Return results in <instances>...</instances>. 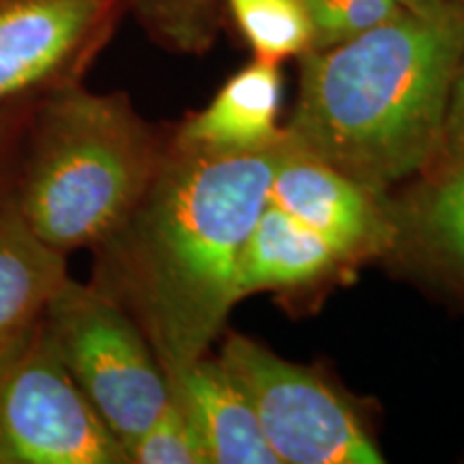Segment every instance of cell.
I'll list each match as a JSON object with an SVG mask.
<instances>
[{
  "label": "cell",
  "mask_w": 464,
  "mask_h": 464,
  "mask_svg": "<svg viewBox=\"0 0 464 464\" xmlns=\"http://www.w3.org/2000/svg\"><path fill=\"white\" fill-rule=\"evenodd\" d=\"M282 149L218 153L170 138L131 216L92 247L91 284L136 321L166 379L207 355L239 304L237 266Z\"/></svg>",
  "instance_id": "cell-1"
},
{
  "label": "cell",
  "mask_w": 464,
  "mask_h": 464,
  "mask_svg": "<svg viewBox=\"0 0 464 464\" xmlns=\"http://www.w3.org/2000/svg\"><path fill=\"white\" fill-rule=\"evenodd\" d=\"M462 58L458 0L428 15L404 9L348 42L307 50L284 138L385 196L432 164Z\"/></svg>",
  "instance_id": "cell-2"
},
{
  "label": "cell",
  "mask_w": 464,
  "mask_h": 464,
  "mask_svg": "<svg viewBox=\"0 0 464 464\" xmlns=\"http://www.w3.org/2000/svg\"><path fill=\"white\" fill-rule=\"evenodd\" d=\"M166 144L125 92L61 86L34 108L11 198L58 252L92 249L147 194Z\"/></svg>",
  "instance_id": "cell-3"
},
{
  "label": "cell",
  "mask_w": 464,
  "mask_h": 464,
  "mask_svg": "<svg viewBox=\"0 0 464 464\" xmlns=\"http://www.w3.org/2000/svg\"><path fill=\"white\" fill-rule=\"evenodd\" d=\"M42 318L56 357L130 454L133 440L170 402L166 372L140 327L100 288L73 277Z\"/></svg>",
  "instance_id": "cell-4"
},
{
  "label": "cell",
  "mask_w": 464,
  "mask_h": 464,
  "mask_svg": "<svg viewBox=\"0 0 464 464\" xmlns=\"http://www.w3.org/2000/svg\"><path fill=\"white\" fill-rule=\"evenodd\" d=\"M0 464H130L56 357L44 318L0 346Z\"/></svg>",
  "instance_id": "cell-5"
},
{
  "label": "cell",
  "mask_w": 464,
  "mask_h": 464,
  "mask_svg": "<svg viewBox=\"0 0 464 464\" xmlns=\"http://www.w3.org/2000/svg\"><path fill=\"white\" fill-rule=\"evenodd\" d=\"M219 362L258 417L280 464H381L385 456L355 406L321 374L241 334Z\"/></svg>",
  "instance_id": "cell-6"
},
{
  "label": "cell",
  "mask_w": 464,
  "mask_h": 464,
  "mask_svg": "<svg viewBox=\"0 0 464 464\" xmlns=\"http://www.w3.org/2000/svg\"><path fill=\"white\" fill-rule=\"evenodd\" d=\"M125 0H0V106L80 82Z\"/></svg>",
  "instance_id": "cell-7"
},
{
  "label": "cell",
  "mask_w": 464,
  "mask_h": 464,
  "mask_svg": "<svg viewBox=\"0 0 464 464\" xmlns=\"http://www.w3.org/2000/svg\"><path fill=\"white\" fill-rule=\"evenodd\" d=\"M269 202L318 232L351 266L396 247V222L385 196L290 147L286 138L271 179Z\"/></svg>",
  "instance_id": "cell-8"
},
{
  "label": "cell",
  "mask_w": 464,
  "mask_h": 464,
  "mask_svg": "<svg viewBox=\"0 0 464 464\" xmlns=\"http://www.w3.org/2000/svg\"><path fill=\"white\" fill-rule=\"evenodd\" d=\"M423 179L392 205L396 247L434 284L464 301V155L421 172Z\"/></svg>",
  "instance_id": "cell-9"
},
{
  "label": "cell",
  "mask_w": 464,
  "mask_h": 464,
  "mask_svg": "<svg viewBox=\"0 0 464 464\" xmlns=\"http://www.w3.org/2000/svg\"><path fill=\"white\" fill-rule=\"evenodd\" d=\"M168 385L198 430L211 464H280L252 404L219 359L198 357L168 376Z\"/></svg>",
  "instance_id": "cell-10"
},
{
  "label": "cell",
  "mask_w": 464,
  "mask_h": 464,
  "mask_svg": "<svg viewBox=\"0 0 464 464\" xmlns=\"http://www.w3.org/2000/svg\"><path fill=\"white\" fill-rule=\"evenodd\" d=\"M282 106L280 63L256 58L218 91L211 103L188 116L174 140L218 153H254L284 140L277 114Z\"/></svg>",
  "instance_id": "cell-11"
},
{
  "label": "cell",
  "mask_w": 464,
  "mask_h": 464,
  "mask_svg": "<svg viewBox=\"0 0 464 464\" xmlns=\"http://www.w3.org/2000/svg\"><path fill=\"white\" fill-rule=\"evenodd\" d=\"M351 266L318 232L266 202L249 232L237 266V299L260 290H288L318 284Z\"/></svg>",
  "instance_id": "cell-12"
},
{
  "label": "cell",
  "mask_w": 464,
  "mask_h": 464,
  "mask_svg": "<svg viewBox=\"0 0 464 464\" xmlns=\"http://www.w3.org/2000/svg\"><path fill=\"white\" fill-rule=\"evenodd\" d=\"M69 277L67 254L34 235L9 191L0 200V346L37 323Z\"/></svg>",
  "instance_id": "cell-13"
},
{
  "label": "cell",
  "mask_w": 464,
  "mask_h": 464,
  "mask_svg": "<svg viewBox=\"0 0 464 464\" xmlns=\"http://www.w3.org/2000/svg\"><path fill=\"white\" fill-rule=\"evenodd\" d=\"M254 54L280 63L312 50V22L304 0H228Z\"/></svg>",
  "instance_id": "cell-14"
},
{
  "label": "cell",
  "mask_w": 464,
  "mask_h": 464,
  "mask_svg": "<svg viewBox=\"0 0 464 464\" xmlns=\"http://www.w3.org/2000/svg\"><path fill=\"white\" fill-rule=\"evenodd\" d=\"M127 456L130 464H211L198 430L172 396Z\"/></svg>",
  "instance_id": "cell-15"
},
{
  "label": "cell",
  "mask_w": 464,
  "mask_h": 464,
  "mask_svg": "<svg viewBox=\"0 0 464 464\" xmlns=\"http://www.w3.org/2000/svg\"><path fill=\"white\" fill-rule=\"evenodd\" d=\"M312 22V50H323L385 24L404 11L400 0H304Z\"/></svg>",
  "instance_id": "cell-16"
},
{
  "label": "cell",
  "mask_w": 464,
  "mask_h": 464,
  "mask_svg": "<svg viewBox=\"0 0 464 464\" xmlns=\"http://www.w3.org/2000/svg\"><path fill=\"white\" fill-rule=\"evenodd\" d=\"M39 100L42 97L0 106V200L14 188L28 127Z\"/></svg>",
  "instance_id": "cell-17"
},
{
  "label": "cell",
  "mask_w": 464,
  "mask_h": 464,
  "mask_svg": "<svg viewBox=\"0 0 464 464\" xmlns=\"http://www.w3.org/2000/svg\"><path fill=\"white\" fill-rule=\"evenodd\" d=\"M462 155H464V58L456 72L454 84H451L448 108H445L443 130H440L439 150L437 155H434L432 164L462 158Z\"/></svg>",
  "instance_id": "cell-18"
},
{
  "label": "cell",
  "mask_w": 464,
  "mask_h": 464,
  "mask_svg": "<svg viewBox=\"0 0 464 464\" xmlns=\"http://www.w3.org/2000/svg\"><path fill=\"white\" fill-rule=\"evenodd\" d=\"M450 0H400V5L411 14H420V15H428L434 14V11L443 9Z\"/></svg>",
  "instance_id": "cell-19"
},
{
  "label": "cell",
  "mask_w": 464,
  "mask_h": 464,
  "mask_svg": "<svg viewBox=\"0 0 464 464\" xmlns=\"http://www.w3.org/2000/svg\"><path fill=\"white\" fill-rule=\"evenodd\" d=\"M458 3H462V5H464V0H458Z\"/></svg>",
  "instance_id": "cell-20"
}]
</instances>
